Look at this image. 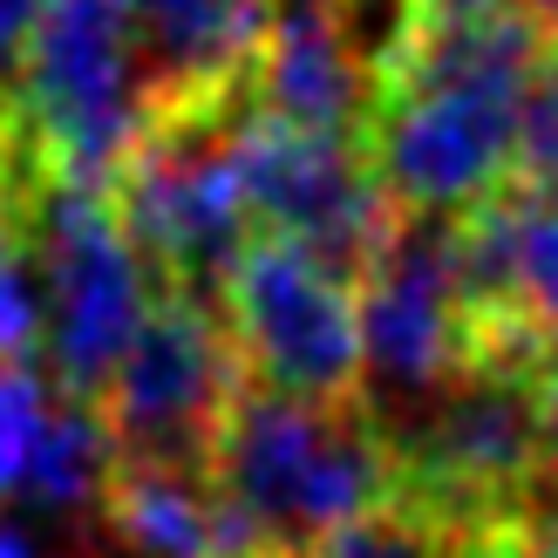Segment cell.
<instances>
[{
  "mask_svg": "<svg viewBox=\"0 0 558 558\" xmlns=\"http://www.w3.org/2000/svg\"><path fill=\"white\" fill-rule=\"evenodd\" d=\"M558 35L497 0L477 14H423L381 75L361 144L388 198L415 218H463L511 184L518 109Z\"/></svg>",
  "mask_w": 558,
  "mask_h": 558,
  "instance_id": "6da1fadb",
  "label": "cell"
},
{
  "mask_svg": "<svg viewBox=\"0 0 558 558\" xmlns=\"http://www.w3.org/2000/svg\"><path fill=\"white\" fill-rule=\"evenodd\" d=\"M211 484L266 558H306L348 518L402 490L396 442L368 402H306L245 388L211 450Z\"/></svg>",
  "mask_w": 558,
  "mask_h": 558,
  "instance_id": "7a4b0ae2",
  "label": "cell"
},
{
  "mask_svg": "<svg viewBox=\"0 0 558 558\" xmlns=\"http://www.w3.org/2000/svg\"><path fill=\"white\" fill-rule=\"evenodd\" d=\"M402 490L497 545L538 505H551L545 442V361L470 354V368L436 402L388 423Z\"/></svg>",
  "mask_w": 558,
  "mask_h": 558,
  "instance_id": "3957f363",
  "label": "cell"
},
{
  "mask_svg": "<svg viewBox=\"0 0 558 558\" xmlns=\"http://www.w3.org/2000/svg\"><path fill=\"white\" fill-rule=\"evenodd\" d=\"M8 96L48 184L109 191L157 123L130 0H48Z\"/></svg>",
  "mask_w": 558,
  "mask_h": 558,
  "instance_id": "277c9868",
  "label": "cell"
},
{
  "mask_svg": "<svg viewBox=\"0 0 558 558\" xmlns=\"http://www.w3.org/2000/svg\"><path fill=\"white\" fill-rule=\"evenodd\" d=\"M232 117H239V102L157 117L150 136L123 157L117 184H109V205H117L123 232L150 259L157 287H171V293L218 300L239 253L259 239L239 157H232Z\"/></svg>",
  "mask_w": 558,
  "mask_h": 558,
  "instance_id": "5b68a950",
  "label": "cell"
},
{
  "mask_svg": "<svg viewBox=\"0 0 558 558\" xmlns=\"http://www.w3.org/2000/svg\"><path fill=\"white\" fill-rule=\"evenodd\" d=\"M245 388H253V375H245L218 300L163 287L150 320L136 327L130 354L117 361V375L102 381L89 409L102 415L123 463L211 470V450Z\"/></svg>",
  "mask_w": 558,
  "mask_h": 558,
  "instance_id": "8992f818",
  "label": "cell"
},
{
  "mask_svg": "<svg viewBox=\"0 0 558 558\" xmlns=\"http://www.w3.org/2000/svg\"><path fill=\"white\" fill-rule=\"evenodd\" d=\"M27 226L41 245L48 272V368L54 388L75 402H96L102 381L117 375V361L130 354L136 327L157 306V272L136 253V239L123 232L109 191L82 184H41L27 205Z\"/></svg>",
  "mask_w": 558,
  "mask_h": 558,
  "instance_id": "52a82bcc",
  "label": "cell"
},
{
  "mask_svg": "<svg viewBox=\"0 0 558 558\" xmlns=\"http://www.w3.org/2000/svg\"><path fill=\"white\" fill-rule=\"evenodd\" d=\"M232 157H239V178H245L253 226L266 239H287L300 253L327 259L348 279L368 272L402 226V205L375 178V157L361 136L279 123L245 96L239 117H232Z\"/></svg>",
  "mask_w": 558,
  "mask_h": 558,
  "instance_id": "ba28073f",
  "label": "cell"
},
{
  "mask_svg": "<svg viewBox=\"0 0 558 558\" xmlns=\"http://www.w3.org/2000/svg\"><path fill=\"white\" fill-rule=\"evenodd\" d=\"M218 314L232 327L253 388L306 402H361V381H368L361 293L327 259L259 232L218 287Z\"/></svg>",
  "mask_w": 558,
  "mask_h": 558,
  "instance_id": "9c48e42d",
  "label": "cell"
},
{
  "mask_svg": "<svg viewBox=\"0 0 558 558\" xmlns=\"http://www.w3.org/2000/svg\"><path fill=\"white\" fill-rule=\"evenodd\" d=\"M354 293H361V361H368L361 402L388 429L423 402H436L470 368V306L457 287L450 218L402 211L396 239L354 279Z\"/></svg>",
  "mask_w": 558,
  "mask_h": 558,
  "instance_id": "30bf717a",
  "label": "cell"
},
{
  "mask_svg": "<svg viewBox=\"0 0 558 558\" xmlns=\"http://www.w3.org/2000/svg\"><path fill=\"white\" fill-rule=\"evenodd\" d=\"M457 287L470 306V354L551 361L558 348V205L497 191L450 218Z\"/></svg>",
  "mask_w": 558,
  "mask_h": 558,
  "instance_id": "8fae6325",
  "label": "cell"
},
{
  "mask_svg": "<svg viewBox=\"0 0 558 558\" xmlns=\"http://www.w3.org/2000/svg\"><path fill=\"white\" fill-rule=\"evenodd\" d=\"M157 117L178 109H232L253 96L272 0H130Z\"/></svg>",
  "mask_w": 558,
  "mask_h": 558,
  "instance_id": "7c38bea8",
  "label": "cell"
},
{
  "mask_svg": "<svg viewBox=\"0 0 558 558\" xmlns=\"http://www.w3.org/2000/svg\"><path fill=\"white\" fill-rule=\"evenodd\" d=\"M381 75L348 35L333 0H272L266 54L253 75V102L279 123L327 130V136H361L375 117Z\"/></svg>",
  "mask_w": 558,
  "mask_h": 558,
  "instance_id": "4fadbf2b",
  "label": "cell"
},
{
  "mask_svg": "<svg viewBox=\"0 0 558 558\" xmlns=\"http://www.w3.org/2000/svg\"><path fill=\"white\" fill-rule=\"evenodd\" d=\"M102 518L130 558H266L226 490L211 484V470L117 457L102 484Z\"/></svg>",
  "mask_w": 558,
  "mask_h": 558,
  "instance_id": "5bb4252c",
  "label": "cell"
},
{
  "mask_svg": "<svg viewBox=\"0 0 558 558\" xmlns=\"http://www.w3.org/2000/svg\"><path fill=\"white\" fill-rule=\"evenodd\" d=\"M0 361L14 368L48 361V272L27 211L0 218Z\"/></svg>",
  "mask_w": 558,
  "mask_h": 558,
  "instance_id": "9a60e30c",
  "label": "cell"
},
{
  "mask_svg": "<svg viewBox=\"0 0 558 558\" xmlns=\"http://www.w3.org/2000/svg\"><path fill=\"white\" fill-rule=\"evenodd\" d=\"M511 191L558 205V54L538 69L532 96L518 109V150H511Z\"/></svg>",
  "mask_w": 558,
  "mask_h": 558,
  "instance_id": "2e32d148",
  "label": "cell"
},
{
  "mask_svg": "<svg viewBox=\"0 0 558 558\" xmlns=\"http://www.w3.org/2000/svg\"><path fill=\"white\" fill-rule=\"evenodd\" d=\"M41 184H48V178H41L35 150H27V136H21V117H14L8 82H0V218H8V211H27Z\"/></svg>",
  "mask_w": 558,
  "mask_h": 558,
  "instance_id": "e0dca14e",
  "label": "cell"
},
{
  "mask_svg": "<svg viewBox=\"0 0 558 558\" xmlns=\"http://www.w3.org/2000/svg\"><path fill=\"white\" fill-rule=\"evenodd\" d=\"M490 558H558V497L538 505L524 524H511V532L490 545Z\"/></svg>",
  "mask_w": 558,
  "mask_h": 558,
  "instance_id": "ac0fdd59",
  "label": "cell"
},
{
  "mask_svg": "<svg viewBox=\"0 0 558 558\" xmlns=\"http://www.w3.org/2000/svg\"><path fill=\"white\" fill-rule=\"evenodd\" d=\"M48 14V0H0V82H14L27 41H35V27Z\"/></svg>",
  "mask_w": 558,
  "mask_h": 558,
  "instance_id": "d6986e66",
  "label": "cell"
},
{
  "mask_svg": "<svg viewBox=\"0 0 558 558\" xmlns=\"http://www.w3.org/2000/svg\"><path fill=\"white\" fill-rule=\"evenodd\" d=\"M545 442H551V477H558V348L545 361Z\"/></svg>",
  "mask_w": 558,
  "mask_h": 558,
  "instance_id": "ffe728a7",
  "label": "cell"
},
{
  "mask_svg": "<svg viewBox=\"0 0 558 558\" xmlns=\"http://www.w3.org/2000/svg\"><path fill=\"white\" fill-rule=\"evenodd\" d=\"M423 14H477V8H497V0H415Z\"/></svg>",
  "mask_w": 558,
  "mask_h": 558,
  "instance_id": "44dd1931",
  "label": "cell"
},
{
  "mask_svg": "<svg viewBox=\"0 0 558 558\" xmlns=\"http://www.w3.org/2000/svg\"><path fill=\"white\" fill-rule=\"evenodd\" d=\"M511 8H524L538 27H551V35H558V0H511Z\"/></svg>",
  "mask_w": 558,
  "mask_h": 558,
  "instance_id": "7402d4cb",
  "label": "cell"
}]
</instances>
